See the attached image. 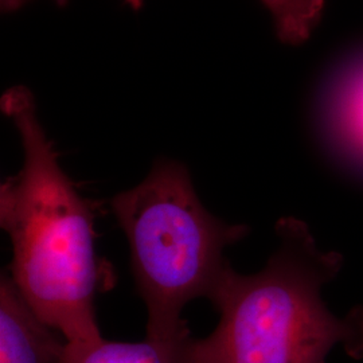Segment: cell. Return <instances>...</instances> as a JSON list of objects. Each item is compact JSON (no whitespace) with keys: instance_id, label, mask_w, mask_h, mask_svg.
Wrapping results in <instances>:
<instances>
[{"instance_id":"obj_1","label":"cell","mask_w":363,"mask_h":363,"mask_svg":"<svg viewBox=\"0 0 363 363\" xmlns=\"http://www.w3.org/2000/svg\"><path fill=\"white\" fill-rule=\"evenodd\" d=\"M0 108L19 132L23 167L0 186V223L13 244L11 277L66 343L103 339L96 320L99 262L89 203L58 162L33 93L10 88Z\"/></svg>"},{"instance_id":"obj_2","label":"cell","mask_w":363,"mask_h":363,"mask_svg":"<svg viewBox=\"0 0 363 363\" xmlns=\"http://www.w3.org/2000/svg\"><path fill=\"white\" fill-rule=\"evenodd\" d=\"M276 232L281 247L261 272L226 268L210 298L220 323L208 337L187 339L186 363H325L337 342L363 350V313L340 320L320 298L342 256L322 253L295 218L279 220Z\"/></svg>"},{"instance_id":"obj_3","label":"cell","mask_w":363,"mask_h":363,"mask_svg":"<svg viewBox=\"0 0 363 363\" xmlns=\"http://www.w3.org/2000/svg\"><path fill=\"white\" fill-rule=\"evenodd\" d=\"M111 208L130 242L132 271L148 312L147 337L189 334L183 307L196 298L210 300L230 265L225 247L242 240L249 228L210 214L187 169L167 159L156 162L138 186L115 195Z\"/></svg>"},{"instance_id":"obj_4","label":"cell","mask_w":363,"mask_h":363,"mask_svg":"<svg viewBox=\"0 0 363 363\" xmlns=\"http://www.w3.org/2000/svg\"><path fill=\"white\" fill-rule=\"evenodd\" d=\"M31 308L11 274L0 280V363H58L66 343Z\"/></svg>"},{"instance_id":"obj_5","label":"cell","mask_w":363,"mask_h":363,"mask_svg":"<svg viewBox=\"0 0 363 363\" xmlns=\"http://www.w3.org/2000/svg\"><path fill=\"white\" fill-rule=\"evenodd\" d=\"M190 333L175 339L143 342H108L104 337L93 343H66L58 363H186L184 349Z\"/></svg>"},{"instance_id":"obj_6","label":"cell","mask_w":363,"mask_h":363,"mask_svg":"<svg viewBox=\"0 0 363 363\" xmlns=\"http://www.w3.org/2000/svg\"><path fill=\"white\" fill-rule=\"evenodd\" d=\"M272 15L279 39L301 45L311 37L325 10V0H261Z\"/></svg>"},{"instance_id":"obj_7","label":"cell","mask_w":363,"mask_h":363,"mask_svg":"<svg viewBox=\"0 0 363 363\" xmlns=\"http://www.w3.org/2000/svg\"><path fill=\"white\" fill-rule=\"evenodd\" d=\"M331 121L339 144L363 162V69L337 97Z\"/></svg>"},{"instance_id":"obj_8","label":"cell","mask_w":363,"mask_h":363,"mask_svg":"<svg viewBox=\"0 0 363 363\" xmlns=\"http://www.w3.org/2000/svg\"><path fill=\"white\" fill-rule=\"evenodd\" d=\"M31 0H0L1 4V10L3 13H13L21 10L23 6H26L27 3H30ZM58 6H65L67 0H54Z\"/></svg>"},{"instance_id":"obj_9","label":"cell","mask_w":363,"mask_h":363,"mask_svg":"<svg viewBox=\"0 0 363 363\" xmlns=\"http://www.w3.org/2000/svg\"><path fill=\"white\" fill-rule=\"evenodd\" d=\"M133 10H139L143 6V0H125Z\"/></svg>"}]
</instances>
